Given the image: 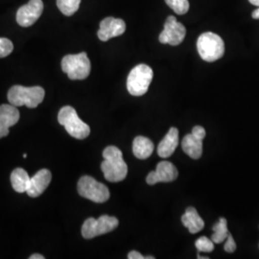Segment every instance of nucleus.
I'll return each instance as SVG.
<instances>
[{
  "instance_id": "1",
  "label": "nucleus",
  "mask_w": 259,
  "mask_h": 259,
  "mask_svg": "<svg viewBox=\"0 0 259 259\" xmlns=\"http://www.w3.org/2000/svg\"><path fill=\"white\" fill-rule=\"evenodd\" d=\"M104 161L101 169L105 179L111 183H119L126 179L128 166L123 159L121 150L115 146H109L103 151Z\"/></svg>"
},
{
  "instance_id": "2",
  "label": "nucleus",
  "mask_w": 259,
  "mask_h": 259,
  "mask_svg": "<svg viewBox=\"0 0 259 259\" xmlns=\"http://www.w3.org/2000/svg\"><path fill=\"white\" fill-rule=\"evenodd\" d=\"M46 92L40 87L26 88L22 85H14L10 89L8 100L15 107L26 106L30 109H35L44 101Z\"/></svg>"
},
{
  "instance_id": "3",
  "label": "nucleus",
  "mask_w": 259,
  "mask_h": 259,
  "mask_svg": "<svg viewBox=\"0 0 259 259\" xmlns=\"http://www.w3.org/2000/svg\"><path fill=\"white\" fill-rule=\"evenodd\" d=\"M197 49L204 61L212 63L224 56L225 44L219 35L212 32H205L198 38Z\"/></svg>"
},
{
  "instance_id": "4",
  "label": "nucleus",
  "mask_w": 259,
  "mask_h": 259,
  "mask_svg": "<svg viewBox=\"0 0 259 259\" xmlns=\"http://www.w3.org/2000/svg\"><path fill=\"white\" fill-rule=\"evenodd\" d=\"M58 121L74 139H87L91 134L90 126L80 119L74 108L70 106H65L60 110Z\"/></svg>"
},
{
  "instance_id": "5",
  "label": "nucleus",
  "mask_w": 259,
  "mask_h": 259,
  "mask_svg": "<svg viewBox=\"0 0 259 259\" xmlns=\"http://www.w3.org/2000/svg\"><path fill=\"white\" fill-rule=\"evenodd\" d=\"M153 69L147 65L135 66L127 79V90L133 96H142L148 92L153 80Z\"/></svg>"
},
{
  "instance_id": "6",
  "label": "nucleus",
  "mask_w": 259,
  "mask_h": 259,
  "mask_svg": "<svg viewBox=\"0 0 259 259\" xmlns=\"http://www.w3.org/2000/svg\"><path fill=\"white\" fill-rule=\"evenodd\" d=\"M62 69L70 80H83L89 77L92 65L85 52L66 55L62 60Z\"/></svg>"
},
{
  "instance_id": "7",
  "label": "nucleus",
  "mask_w": 259,
  "mask_h": 259,
  "mask_svg": "<svg viewBox=\"0 0 259 259\" xmlns=\"http://www.w3.org/2000/svg\"><path fill=\"white\" fill-rule=\"evenodd\" d=\"M78 193L94 203H105L110 199L109 188L93 177L83 176L78 182Z\"/></svg>"
},
{
  "instance_id": "8",
  "label": "nucleus",
  "mask_w": 259,
  "mask_h": 259,
  "mask_svg": "<svg viewBox=\"0 0 259 259\" xmlns=\"http://www.w3.org/2000/svg\"><path fill=\"white\" fill-rule=\"evenodd\" d=\"M118 224L119 222L115 217L109 215H102L98 219L92 217L83 223L82 235L84 239H92L114 231L118 227Z\"/></svg>"
},
{
  "instance_id": "9",
  "label": "nucleus",
  "mask_w": 259,
  "mask_h": 259,
  "mask_svg": "<svg viewBox=\"0 0 259 259\" xmlns=\"http://www.w3.org/2000/svg\"><path fill=\"white\" fill-rule=\"evenodd\" d=\"M186 35V29L185 26L177 20L175 17H168L164 23V29L160 33L158 39L163 45H170L176 47L181 45Z\"/></svg>"
},
{
  "instance_id": "10",
  "label": "nucleus",
  "mask_w": 259,
  "mask_h": 259,
  "mask_svg": "<svg viewBox=\"0 0 259 259\" xmlns=\"http://www.w3.org/2000/svg\"><path fill=\"white\" fill-rule=\"evenodd\" d=\"M44 12L42 0H30L21 6L17 13V21L22 27L32 26L40 18Z\"/></svg>"
},
{
  "instance_id": "11",
  "label": "nucleus",
  "mask_w": 259,
  "mask_h": 259,
  "mask_svg": "<svg viewBox=\"0 0 259 259\" xmlns=\"http://www.w3.org/2000/svg\"><path fill=\"white\" fill-rule=\"evenodd\" d=\"M179 176L177 167L169 161H160L157 164L156 171L149 173L146 183L149 185H157L158 183H170L175 181Z\"/></svg>"
},
{
  "instance_id": "12",
  "label": "nucleus",
  "mask_w": 259,
  "mask_h": 259,
  "mask_svg": "<svg viewBox=\"0 0 259 259\" xmlns=\"http://www.w3.org/2000/svg\"><path fill=\"white\" fill-rule=\"evenodd\" d=\"M126 23L123 19L109 17L103 19L97 33L98 37L102 41H108L112 37H118L125 33Z\"/></svg>"
},
{
  "instance_id": "13",
  "label": "nucleus",
  "mask_w": 259,
  "mask_h": 259,
  "mask_svg": "<svg viewBox=\"0 0 259 259\" xmlns=\"http://www.w3.org/2000/svg\"><path fill=\"white\" fill-rule=\"evenodd\" d=\"M52 175L48 169H41L30 178V183L28 185L27 193L32 198H37L42 194L51 182Z\"/></svg>"
},
{
  "instance_id": "14",
  "label": "nucleus",
  "mask_w": 259,
  "mask_h": 259,
  "mask_svg": "<svg viewBox=\"0 0 259 259\" xmlns=\"http://www.w3.org/2000/svg\"><path fill=\"white\" fill-rule=\"evenodd\" d=\"M19 120V111L14 105L3 104L0 106V139L9 135V128Z\"/></svg>"
},
{
  "instance_id": "15",
  "label": "nucleus",
  "mask_w": 259,
  "mask_h": 259,
  "mask_svg": "<svg viewBox=\"0 0 259 259\" xmlns=\"http://www.w3.org/2000/svg\"><path fill=\"white\" fill-rule=\"evenodd\" d=\"M179 144V131L175 127L170 128L166 136L160 141L157 146V155L160 157L166 158L171 157Z\"/></svg>"
},
{
  "instance_id": "16",
  "label": "nucleus",
  "mask_w": 259,
  "mask_h": 259,
  "mask_svg": "<svg viewBox=\"0 0 259 259\" xmlns=\"http://www.w3.org/2000/svg\"><path fill=\"white\" fill-rule=\"evenodd\" d=\"M182 148L187 156L198 159L203 154V139H198L193 134L186 135L182 141Z\"/></svg>"
},
{
  "instance_id": "17",
  "label": "nucleus",
  "mask_w": 259,
  "mask_h": 259,
  "mask_svg": "<svg viewBox=\"0 0 259 259\" xmlns=\"http://www.w3.org/2000/svg\"><path fill=\"white\" fill-rule=\"evenodd\" d=\"M182 222L192 234L201 232L204 227V220L201 218L194 207H188L185 210V214L182 216Z\"/></svg>"
},
{
  "instance_id": "18",
  "label": "nucleus",
  "mask_w": 259,
  "mask_h": 259,
  "mask_svg": "<svg viewBox=\"0 0 259 259\" xmlns=\"http://www.w3.org/2000/svg\"><path fill=\"white\" fill-rule=\"evenodd\" d=\"M154 152V143L145 137H137L133 142V153L139 159L148 158Z\"/></svg>"
},
{
  "instance_id": "19",
  "label": "nucleus",
  "mask_w": 259,
  "mask_h": 259,
  "mask_svg": "<svg viewBox=\"0 0 259 259\" xmlns=\"http://www.w3.org/2000/svg\"><path fill=\"white\" fill-rule=\"evenodd\" d=\"M29 183H30V177L24 169L17 168L12 172L11 184H12L13 188L17 192H19V193L26 192Z\"/></svg>"
},
{
  "instance_id": "20",
  "label": "nucleus",
  "mask_w": 259,
  "mask_h": 259,
  "mask_svg": "<svg viewBox=\"0 0 259 259\" xmlns=\"http://www.w3.org/2000/svg\"><path fill=\"white\" fill-rule=\"evenodd\" d=\"M212 230L214 233L211 236V240L216 244H220L226 240L230 233L228 230V222L225 218H220L219 222L214 225Z\"/></svg>"
},
{
  "instance_id": "21",
  "label": "nucleus",
  "mask_w": 259,
  "mask_h": 259,
  "mask_svg": "<svg viewBox=\"0 0 259 259\" xmlns=\"http://www.w3.org/2000/svg\"><path fill=\"white\" fill-rule=\"evenodd\" d=\"M81 0H57V6L59 10L67 17L74 15L79 10Z\"/></svg>"
},
{
  "instance_id": "22",
  "label": "nucleus",
  "mask_w": 259,
  "mask_h": 259,
  "mask_svg": "<svg viewBox=\"0 0 259 259\" xmlns=\"http://www.w3.org/2000/svg\"><path fill=\"white\" fill-rule=\"evenodd\" d=\"M165 2L178 15H185L189 10L188 0H165Z\"/></svg>"
},
{
  "instance_id": "23",
  "label": "nucleus",
  "mask_w": 259,
  "mask_h": 259,
  "mask_svg": "<svg viewBox=\"0 0 259 259\" xmlns=\"http://www.w3.org/2000/svg\"><path fill=\"white\" fill-rule=\"evenodd\" d=\"M195 246L197 250L202 252H210L214 250V242L205 236H202L196 241Z\"/></svg>"
},
{
  "instance_id": "24",
  "label": "nucleus",
  "mask_w": 259,
  "mask_h": 259,
  "mask_svg": "<svg viewBox=\"0 0 259 259\" xmlns=\"http://www.w3.org/2000/svg\"><path fill=\"white\" fill-rule=\"evenodd\" d=\"M14 50V45L6 37H0V58L9 56Z\"/></svg>"
},
{
  "instance_id": "25",
  "label": "nucleus",
  "mask_w": 259,
  "mask_h": 259,
  "mask_svg": "<svg viewBox=\"0 0 259 259\" xmlns=\"http://www.w3.org/2000/svg\"><path fill=\"white\" fill-rule=\"evenodd\" d=\"M224 249H225V250H226L227 252H230V253L234 252L235 250H236V243H235V241L233 239V237H232V235L231 233H229V235H228L227 242H226V244H225Z\"/></svg>"
},
{
  "instance_id": "26",
  "label": "nucleus",
  "mask_w": 259,
  "mask_h": 259,
  "mask_svg": "<svg viewBox=\"0 0 259 259\" xmlns=\"http://www.w3.org/2000/svg\"><path fill=\"white\" fill-rule=\"evenodd\" d=\"M191 134H193L195 137H197L198 139H204L205 138V135H206L205 130L202 126H195L194 128L192 129Z\"/></svg>"
},
{
  "instance_id": "27",
  "label": "nucleus",
  "mask_w": 259,
  "mask_h": 259,
  "mask_svg": "<svg viewBox=\"0 0 259 259\" xmlns=\"http://www.w3.org/2000/svg\"><path fill=\"white\" fill-rule=\"evenodd\" d=\"M128 258L129 259H145V256H143L141 253H139L137 250H132L130 251L128 254Z\"/></svg>"
},
{
  "instance_id": "28",
  "label": "nucleus",
  "mask_w": 259,
  "mask_h": 259,
  "mask_svg": "<svg viewBox=\"0 0 259 259\" xmlns=\"http://www.w3.org/2000/svg\"><path fill=\"white\" fill-rule=\"evenodd\" d=\"M252 18L254 19H259V8L252 12Z\"/></svg>"
},
{
  "instance_id": "29",
  "label": "nucleus",
  "mask_w": 259,
  "mask_h": 259,
  "mask_svg": "<svg viewBox=\"0 0 259 259\" xmlns=\"http://www.w3.org/2000/svg\"><path fill=\"white\" fill-rule=\"evenodd\" d=\"M30 259H45V256L44 255H41V254H33V255H31L30 257H29Z\"/></svg>"
},
{
  "instance_id": "30",
  "label": "nucleus",
  "mask_w": 259,
  "mask_h": 259,
  "mask_svg": "<svg viewBox=\"0 0 259 259\" xmlns=\"http://www.w3.org/2000/svg\"><path fill=\"white\" fill-rule=\"evenodd\" d=\"M249 1H250V4L259 7V0H249Z\"/></svg>"
},
{
  "instance_id": "31",
  "label": "nucleus",
  "mask_w": 259,
  "mask_h": 259,
  "mask_svg": "<svg viewBox=\"0 0 259 259\" xmlns=\"http://www.w3.org/2000/svg\"><path fill=\"white\" fill-rule=\"evenodd\" d=\"M26 157H27V155H26V154H24V155H23V157H24V158H26Z\"/></svg>"
}]
</instances>
